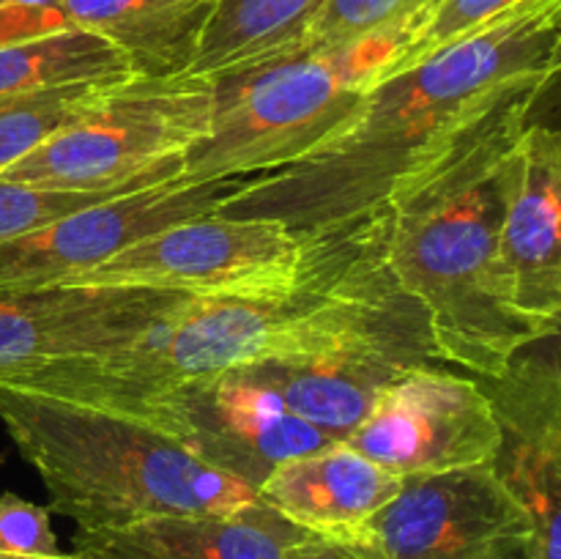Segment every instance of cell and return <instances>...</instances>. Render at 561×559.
<instances>
[{
	"mask_svg": "<svg viewBox=\"0 0 561 559\" xmlns=\"http://www.w3.org/2000/svg\"><path fill=\"white\" fill-rule=\"evenodd\" d=\"M343 349H398L442 362L425 310L387 266L381 208L316 230L305 255L277 277L190 296L129 349L0 384L148 395L233 367Z\"/></svg>",
	"mask_w": 561,
	"mask_h": 559,
	"instance_id": "obj_1",
	"label": "cell"
},
{
	"mask_svg": "<svg viewBox=\"0 0 561 559\" xmlns=\"http://www.w3.org/2000/svg\"><path fill=\"white\" fill-rule=\"evenodd\" d=\"M561 0H526L420 64L381 77L329 140L299 162L255 175L219 214L263 217L299 233L378 212L491 104L559 77Z\"/></svg>",
	"mask_w": 561,
	"mask_h": 559,
	"instance_id": "obj_2",
	"label": "cell"
},
{
	"mask_svg": "<svg viewBox=\"0 0 561 559\" xmlns=\"http://www.w3.org/2000/svg\"><path fill=\"white\" fill-rule=\"evenodd\" d=\"M548 88L524 85L499 99L381 206L394 283L425 310L438 360L469 376H496L542 340L504 296L496 244L520 132Z\"/></svg>",
	"mask_w": 561,
	"mask_h": 559,
	"instance_id": "obj_3",
	"label": "cell"
},
{
	"mask_svg": "<svg viewBox=\"0 0 561 559\" xmlns=\"http://www.w3.org/2000/svg\"><path fill=\"white\" fill-rule=\"evenodd\" d=\"M0 422L77 529L159 515L236 513L255 488L203 464L142 406L88 389L0 384Z\"/></svg>",
	"mask_w": 561,
	"mask_h": 559,
	"instance_id": "obj_4",
	"label": "cell"
},
{
	"mask_svg": "<svg viewBox=\"0 0 561 559\" xmlns=\"http://www.w3.org/2000/svg\"><path fill=\"white\" fill-rule=\"evenodd\" d=\"M411 31V27H409ZM409 31L294 55L214 82L206 137L184 153L181 181L255 179L299 162L334 135L398 58Z\"/></svg>",
	"mask_w": 561,
	"mask_h": 559,
	"instance_id": "obj_5",
	"label": "cell"
},
{
	"mask_svg": "<svg viewBox=\"0 0 561 559\" xmlns=\"http://www.w3.org/2000/svg\"><path fill=\"white\" fill-rule=\"evenodd\" d=\"M214 115V82L190 75L115 80L91 110L16 159L0 179L44 192H107L181 179Z\"/></svg>",
	"mask_w": 561,
	"mask_h": 559,
	"instance_id": "obj_6",
	"label": "cell"
},
{
	"mask_svg": "<svg viewBox=\"0 0 561 559\" xmlns=\"http://www.w3.org/2000/svg\"><path fill=\"white\" fill-rule=\"evenodd\" d=\"M190 296L137 285H0V381L129 349Z\"/></svg>",
	"mask_w": 561,
	"mask_h": 559,
	"instance_id": "obj_7",
	"label": "cell"
},
{
	"mask_svg": "<svg viewBox=\"0 0 561 559\" xmlns=\"http://www.w3.org/2000/svg\"><path fill=\"white\" fill-rule=\"evenodd\" d=\"M118 395L142 406L203 464L236 477L255 491L277 464L334 442L316 425L290 414L272 389L263 387L241 367L173 384L148 395Z\"/></svg>",
	"mask_w": 561,
	"mask_h": 559,
	"instance_id": "obj_8",
	"label": "cell"
},
{
	"mask_svg": "<svg viewBox=\"0 0 561 559\" xmlns=\"http://www.w3.org/2000/svg\"><path fill=\"white\" fill-rule=\"evenodd\" d=\"M310 241L312 233L274 219L214 212L131 241L75 283L137 285L192 296L230 294L288 272Z\"/></svg>",
	"mask_w": 561,
	"mask_h": 559,
	"instance_id": "obj_9",
	"label": "cell"
},
{
	"mask_svg": "<svg viewBox=\"0 0 561 559\" xmlns=\"http://www.w3.org/2000/svg\"><path fill=\"white\" fill-rule=\"evenodd\" d=\"M345 444L398 477L438 475L491 464L499 431L474 376L420 365L378 395Z\"/></svg>",
	"mask_w": 561,
	"mask_h": 559,
	"instance_id": "obj_10",
	"label": "cell"
},
{
	"mask_svg": "<svg viewBox=\"0 0 561 559\" xmlns=\"http://www.w3.org/2000/svg\"><path fill=\"white\" fill-rule=\"evenodd\" d=\"M362 529L387 559H529L531 524L491 466L403 477Z\"/></svg>",
	"mask_w": 561,
	"mask_h": 559,
	"instance_id": "obj_11",
	"label": "cell"
},
{
	"mask_svg": "<svg viewBox=\"0 0 561 559\" xmlns=\"http://www.w3.org/2000/svg\"><path fill=\"white\" fill-rule=\"evenodd\" d=\"M559 334L524 345L496 376H474L491 400L499 444L491 471L531 524L529 559H561Z\"/></svg>",
	"mask_w": 561,
	"mask_h": 559,
	"instance_id": "obj_12",
	"label": "cell"
},
{
	"mask_svg": "<svg viewBox=\"0 0 561 559\" xmlns=\"http://www.w3.org/2000/svg\"><path fill=\"white\" fill-rule=\"evenodd\" d=\"M247 181L250 179L206 184L162 181L124 190L64 214L27 233L0 241V285L75 283L82 272L99 266L142 236L214 214L219 203Z\"/></svg>",
	"mask_w": 561,
	"mask_h": 559,
	"instance_id": "obj_13",
	"label": "cell"
},
{
	"mask_svg": "<svg viewBox=\"0 0 561 559\" xmlns=\"http://www.w3.org/2000/svg\"><path fill=\"white\" fill-rule=\"evenodd\" d=\"M499 283L510 307L542 338L561 321V137L529 121L520 132L515 175L496 244Z\"/></svg>",
	"mask_w": 561,
	"mask_h": 559,
	"instance_id": "obj_14",
	"label": "cell"
},
{
	"mask_svg": "<svg viewBox=\"0 0 561 559\" xmlns=\"http://www.w3.org/2000/svg\"><path fill=\"white\" fill-rule=\"evenodd\" d=\"M214 0H55L0 14V44L53 31H88L129 58L135 75H184Z\"/></svg>",
	"mask_w": 561,
	"mask_h": 559,
	"instance_id": "obj_15",
	"label": "cell"
},
{
	"mask_svg": "<svg viewBox=\"0 0 561 559\" xmlns=\"http://www.w3.org/2000/svg\"><path fill=\"white\" fill-rule=\"evenodd\" d=\"M420 365L442 362L398 349H343L268 360L241 370L272 389L290 414L316 425L334 442H345L348 433L370 414L378 395L400 373Z\"/></svg>",
	"mask_w": 561,
	"mask_h": 559,
	"instance_id": "obj_16",
	"label": "cell"
},
{
	"mask_svg": "<svg viewBox=\"0 0 561 559\" xmlns=\"http://www.w3.org/2000/svg\"><path fill=\"white\" fill-rule=\"evenodd\" d=\"M301 532L263 502L236 513L159 515L115 529H77L75 551L99 559H285Z\"/></svg>",
	"mask_w": 561,
	"mask_h": 559,
	"instance_id": "obj_17",
	"label": "cell"
},
{
	"mask_svg": "<svg viewBox=\"0 0 561 559\" xmlns=\"http://www.w3.org/2000/svg\"><path fill=\"white\" fill-rule=\"evenodd\" d=\"M400 482L345 442H332L274 466L257 499L307 535H343L362 529Z\"/></svg>",
	"mask_w": 561,
	"mask_h": 559,
	"instance_id": "obj_18",
	"label": "cell"
},
{
	"mask_svg": "<svg viewBox=\"0 0 561 559\" xmlns=\"http://www.w3.org/2000/svg\"><path fill=\"white\" fill-rule=\"evenodd\" d=\"M327 0H214L184 75L219 80L299 53Z\"/></svg>",
	"mask_w": 561,
	"mask_h": 559,
	"instance_id": "obj_19",
	"label": "cell"
},
{
	"mask_svg": "<svg viewBox=\"0 0 561 559\" xmlns=\"http://www.w3.org/2000/svg\"><path fill=\"white\" fill-rule=\"evenodd\" d=\"M129 75H135L129 58L88 31H53L0 44V96Z\"/></svg>",
	"mask_w": 561,
	"mask_h": 559,
	"instance_id": "obj_20",
	"label": "cell"
},
{
	"mask_svg": "<svg viewBox=\"0 0 561 559\" xmlns=\"http://www.w3.org/2000/svg\"><path fill=\"white\" fill-rule=\"evenodd\" d=\"M113 80L69 82L0 96V173L42 146L47 137L91 110Z\"/></svg>",
	"mask_w": 561,
	"mask_h": 559,
	"instance_id": "obj_21",
	"label": "cell"
},
{
	"mask_svg": "<svg viewBox=\"0 0 561 559\" xmlns=\"http://www.w3.org/2000/svg\"><path fill=\"white\" fill-rule=\"evenodd\" d=\"M433 0H327L301 49H332L409 31Z\"/></svg>",
	"mask_w": 561,
	"mask_h": 559,
	"instance_id": "obj_22",
	"label": "cell"
},
{
	"mask_svg": "<svg viewBox=\"0 0 561 559\" xmlns=\"http://www.w3.org/2000/svg\"><path fill=\"white\" fill-rule=\"evenodd\" d=\"M520 3H526V0H433L409 31L387 75L405 69L411 64H420L427 55L480 31L488 22L499 20V16L507 14Z\"/></svg>",
	"mask_w": 561,
	"mask_h": 559,
	"instance_id": "obj_23",
	"label": "cell"
},
{
	"mask_svg": "<svg viewBox=\"0 0 561 559\" xmlns=\"http://www.w3.org/2000/svg\"><path fill=\"white\" fill-rule=\"evenodd\" d=\"M148 186V184H146ZM135 190V186H131ZM124 192V190H121ZM118 192L107 195H85V192H44L31 190V186L11 184L0 179V241L14 239V236L27 233L44 223L64 217V214L77 212L82 206L113 197Z\"/></svg>",
	"mask_w": 561,
	"mask_h": 559,
	"instance_id": "obj_24",
	"label": "cell"
},
{
	"mask_svg": "<svg viewBox=\"0 0 561 559\" xmlns=\"http://www.w3.org/2000/svg\"><path fill=\"white\" fill-rule=\"evenodd\" d=\"M58 554L49 507L16 493H0V557L47 559Z\"/></svg>",
	"mask_w": 561,
	"mask_h": 559,
	"instance_id": "obj_25",
	"label": "cell"
},
{
	"mask_svg": "<svg viewBox=\"0 0 561 559\" xmlns=\"http://www.w3.org/2000/svg\"><path fill=\"white\" fill-rule=\"evenodd\" d=\"M285 559H387L365 529L343 535H301L290 543Z\"/></svg>",
	"mask_w": 561,
	"mask_h": 559,
	"instance_id": "obj_26",
	"label": "cell"
},
{
	"mask_svg": "<svg viewBox=\"0 0 561 559\" xmlns=\"http://www.w3.org/2000/svg\"><path fill=\"white\" fill-rule=\"evenodd\" d=\"M55 0H0V14L5 11H33L44 9V5H53Z\"/></svg>",
	"mask_w": 561,
	"mask_h": 559,
	"instance_id": "obj_27",
	"label": "cell"
},
{
	"mask_svg": "<svg viewBox=\"0 0 561 559\" xmlns=\"http://www.w3.org/2000/svg\"><path fill=\"white\" fill-rule=\"evenodd\" d=\"M0 559H14V557H0ZM47 559H99V557H85V554H77V551H71V554L60 551L58 557H47Z\"/></svg>",
	"mask_w": 561,
	"mask_h": 559,
	"instance_id": "obj_28",
	"label": "cell"
}]
</instances>
